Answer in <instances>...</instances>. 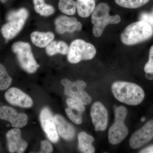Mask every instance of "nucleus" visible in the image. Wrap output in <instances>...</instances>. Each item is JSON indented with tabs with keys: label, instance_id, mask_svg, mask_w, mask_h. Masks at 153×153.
I'll list each match as a JSON object with an SVG mask.
<instances>
[{
	"label": "nucleus",
	"instance_id": "f257e3e1",
	"mask_svg": "<svg viewBox=\"0 0 153 153\" xmlns=\"http://www.w3.org/2000/svg\"><path fill=\"white\" fill-rule=\"evenodd\" d=\"M111 90L115 98L128 105L140 104L145 97L143 88L132 82L117 81L112 84Z\"/></svg>",
	"mask_w": 153,
	"mask_h": 153
},
{
	"label": "nucleus",
	"instance_id": "f03ea898",
	"mask_svg": "<svg viewBox=\"0 0 153 153\" xmlns=\"http://www.w3.org/2000/svg\"><path fill=\"white\" fill-rule=\"evenodd\" d=\"M153 35V29L150 25L140 21L127 26L122 33L120 38L123 44L131 45L146 41Z\"/></svg>",
	"mask_w": 153,
	"mask_h": 153
},
{
	"label": "nucleus",
	"instance_id": "7ed1b4c3",
	"mask_svg": "<svg viewBox=\"0 0 153 153\" xmlns=\"http://www.w3.org/2000/svg\"><path fill=\"white\" fill-rule=\"evenodd\" d=\"M110 8L106 3L98 4L94 10L91 16V22L94 25L92 32L96 37H100L105 28L109 24H117L121 21L119 15L110 16Z\"/></svg>",
	"mask_w": 153,
	"mask_h": 153
},
{
	"label": "nucleus",
	"instance_id": "20e7f679",
	"mask_svg": "<svg viewBox=\"0 0 153 153\" xmlns=\"http://www.w3.org/2000/svg\"><path fill=\"white\" fill-rule=\"evenodd\" d=\"M115 120L108 131V139L113 145L117 144L127 137L128 129L125 124L128 111L125 107L119 106L115 108Z\"/></svg>",
	"mask_w": 153,
	"mask_h": 153
},
{
	"label": "nucleus",
	"instance_id": "39448f33",
	"mask_svg": "<svg viewBox=\"0 0 153 153\" xmlns=\"http://www.w3.org/2000/svg\"><path fill=\"white\" fill-rule=\"evenodd\" d=\"M12 49L16 55L18 62L22 69L30 74L36 72L39 65L35 60L29 43L22 41L16 42L13 44Z\"/></svg>",
	"mask_w": 153,
	"mask_h": 153
},
{
	"label": "nucleus",
	"instance_id": "423d86ee",
	"mask_svg": "<svg viewBox=\"0 0 153 153\" xmlns=\"http://www.w3.org/2000/svg\"><path fill=\"white\" fill-rule=\"evenodd\" d=\"M96 54V49L92 44L76 39L70 44L67 58L70 63H77L82 60H91Z\"/></svg>",
	"mask_w": 153,
	"mask_h": 153
},
{
	"label": "nucleus",
	"instance_id": "0eeeda50",
	"mask_svg": "<svg viewBox=\"0 0 153 153\" xmlns=\"http://www.w3.org/2000/svg\"><path fill=\"white\" fill-rule=\"evenodd\" d=\"M61 83L64 86V93L67 96L78 100L84 105L90 104L92 99L84 90L86 87V83L84 81L77 80L73 82L69 79H63Z\"/></svg>",
	"mask_w": 153,
	"mask_h": 153
},
{
	"label": "nucleus",
	"instance_id": "6e6552de",
	"mask_svg": "<svg viewBox=\"0 0 153 153\" xmlns=\"http://www.w3.org/2000/svg\"><path fill=\"white\" fill-rule=\"evenodd\" d=\"M40 120L43 130L52 142H58L59 137L54 117L48 108H44L40 114Z\"/></svg>",
	"mask_w": 153,
	"mask_h": 153
},
{
	"label": "nucleus",
	"instance_id": "1a4fd4ad",
	"mask_svg": "<svg viewBox=\"0 0 153 153\" xmlns=\"http://www.w3.org/2000/svg\"><path fill=\"white\" fill-rule=\"evenodd\" d=\"M90 115L96 131H104L106 129L108 123V113L102 103L100 102L94 103Z\"/></svg>",
	"mask_w": 153,
	"mask_h": 153
},
{
	"label": "nucleus",
	"instance_id": "9d476101",
	"mask_svg": "<svg viewBox=\"0 0 153 153\" xmlns=\"http://www.w3.org/2000/svg\"><path fill=\"white\" fill-rule=\"evenodd\" d=\"M153 138V120H150L133 134L129 140L130 146L134 149H138L147 143Z\"/></svg>",
	"mask_w": 153,
	"mask_h": 153
},
{
	"label": "nucleus",
	"instance_id": "9b49d317",
	"mask_svg": "<svg viewBox=\"0 0 153 153\" xmlns=\"http://www.w3.org/2000/svg\"><path fill=\"white\" fill-rule=\"evenodd\" d=\"M0 119L8 121L13 127L22 128L28 123L27 116L24 113H19L11 107L2 106L0 107Z\"/></svg>",
	"mask_w": 153,
	"mask_h": 153
},
{
	"label": "nucleus",
	"instance_id": "f8f14e48",
	"mask_svg": "<svg viewBox=\"0 0 153 153\" xmlns=\"http://www.w3.org/2000/svg\"><path fill=\"white\" fill-rule=\"evenodd\" d=\"M5 98L10 104L25 108H29L33 105L32 99L21 89L11 88L6 91Z\"/></svg>",
	"mask_w": 153,
	"mask_h": 153
},
{
	"label": "nucleus",
	"instance_id": "ddd939ff",
	"mask_svg": "<svg viewBox=\"0 0 153 153\" xmlns=\"http://www.w3.org/2000/svg\"><path fill=\"white\" fill-rule=\"evenodd\" d=\"M8 148L10 153H24L28 143L22 138V133L19 128L10 130L6 134Z\"/></svg>",
	"mask_w": 153,
	"mask_h": 153
},
{
	"label": "nucleus",
	"instance_id": "4468645a",
	"mask_svg": "<svg viewBox=\"0 0 153 153\" xmlns=\"http://www.w3.org/2000/svg\"><path fill=\"white\" fill-rule=\"evenodd\" d=\"M56 31L60 34L66 33H72L82 29V25L74 17L65 16L58 17L55 21Z\"/></svg>",
	"mask_w": 153,
	"mask_h": 153
},
{
	"label": "nucleus",
	"instance_id": "2eb2a0df",
	"mask_svg": "<svg viewBox=\"0 0 153 153\" xmlns=\"http://www.w3.org/2000/svg\"><path fill=\"white\" fill-rule=\"evenodd\" d=\"M54 119L57 131L60 136L66 140L73 139L76 134L74 127L60 114L55 115Z\"/></svg>",
	"mask_w": 153,
	"mask_h": 153
},
{
	"label": "nucleus",
	"instance_id": "dca6fc26",
	"mask_svg": "<svg viewBox=\"0 0 153 153\" xmlns=\"http://www.w3.org/2000/svg\"><path fill=\"white\" fill-rule=\"evenodd\" d=\"M27 20L25 19H16L9 21L3 25L1 29V33L7 41L13 39L22 30Z\"/></svg>",
	"mask_w": 153,
	"mask_h": 153
},
{
	"label": "nucleus",
	"instance_id": "f3484780",
	"mask_svg": "<svg viewBox=\"0 0 153 153\" xmlns=\"http://www.w3.org/2000/svg\"><path fill=\"white\" fill-rule=\"evenodd\" d=\"M31 40L34 45L40 48H45L54 40L55 36L51 32H33L30 36Z\"/></svg>",
	"mask_w": 153,
	"mask_h": 153
},
{
	"label": "nucleus",
	"instance_id": "a211bd4d",
	"mask_svg": "<svg viewBox=\"0 0 153 153\" xmlns=\"http://www.w3.org/2000/svg\"><path fill=\"white\" fill-rule=\"evenodd\" d=\"M78 148L80 152L84 153H93L95 149L92 145L94 138L85 132L79 133L78 135Z\"/></svg>",
	"mask_w": 153,
	"mask_h": 153
},
{
	"label": "nucleus",
	"instance_id": "6ab92c4d",
	"mask_svg": "<svg viewBox=\"0 0 153 153\" xmlns=\"http://www.w3.org/2000/svg\"><path fill=\"white\" fill-rule=\"evenodd\" d=\"M76 4L78 15L82 18L89 16L95 7L94 0H77Z\"/></svg>",
	"mask_w": 153,
	"mask_h": 153
},
{
	"label": "nucleus",
	"instance_id": "aec40b11",
	"mask_svg": "<svg viewBox=\"0 0 153 153\" xmlns=\"http://www.w3.org/2000/svg\"><path fill=\"white\" fill-rule=\"evenodd\" d=\"M46 52L49 56H53L57 53L65 55L68 54L69 47L63 41H52L46 47Z\"/></svg>",
	"mask_w": 153,
	"mask_h": 153
},
{
	"label": "nucleus",
	"instance_id": "412c9836",
	"mask_svg": "<svg viewBox=\"0 0 153 153\" xmlns=\"http://www.w3.org/2000/svg\"><path fill=\"white\" fill-rule=\"evenodd\" d=\"M33 3L35 11L41 16H48L55 13L54 7L46 4L44 0H33Z\"/></svg>",
	"mask_w": 153,
	"mask_h": 153
},
{
	"label": "nucleus",
	"instance_id": "4be33fe9",
	"mask_svg": "<svg viewBox=\"0 0 153 153\" xmlns=\"http://www.w3.org/2000/svg\"><path fill=\"white\" fill-rule=\"evenodd\" d=\"M58 8L63 13L73 15L76 12V2L73 0H60Z\"/></svg>",
	"mask_w": 153,
	"mask_h": 153
},
{
	"label": "nucleus",
	"instance_id": "5701e85b",
	"mask_svg": "<svg viewBox=\"0 0 153 153\" xmlns=\"http://www.w3.org/2000/svg\"><path fill=\"white\" fill-rule=\"evenodd\" d=\"M150 0H115L118 5L128 9H136L147 4Z\"/></svg>",
	"mask_w": 153,
	"mask_h": 153
},
{
	"label": "nucleus",
	"instance_id": "b1692460",
	"mask_svg": "<svg viewBox=\"0 0 153 153\" xmlns=\"http://www.w3.org/2000/svg\"><path fill=\"white\" fill-rule=\"evenodd\" d=\"M12 82V78L9 76L4 66L0 63V90L7 89Z\"/></svg>",
	"mask_w": 153,
	"mask_h": 153
},
{
	"label": "nucleus",
	"instance_id": "393cba45",
	"mask_svg": "<svg viewBox=\"0 0 153 153\" xmlns=\"http://www.w3.org/2000/svg\"><path fill=\"white\" fill-rule=\"evenodd\" d=\"M29 14V12L27 10L23 8L17 10L10 12L7 15V20L8 22L15 19H25L27 20Z\"/></svg>",
	"mask_w": 153,
	"mask_h": 153
},
{
	"label": "nucleus",
	"instance_id": "a878e982",
	"mask_svg": "<svg viewBox=\"0 0 153 153\" xmlns=\"http://www.w3.org/2000/svg\"><path fill=\"white\" fill-rule=\"evenodd\" d=\"M67 116L74 123L79 125L82 123V114L68 107L65 109Z\"/></svg>",
	"mask_w": 153,
	"mask_h": 153
},
{
	"label": "nucleus",
	"instance_id": "bb28decb",
	"mask_svg": "<svg viewBox=\"0 0 153 153\" xmlns=\"http://www.w3.org/2000/svg\"><path fill=\"white\" fill-rule=\"evenodd\" d=\"M66 102L68 107L82 114L85 111V108L84 105L78 100L72 98H68L66 100Z\"/></svg>",
	"mask_w": 153,
	"mask_h": 153
},
{
	"label": "nucleus",
	"instance_id": "cd10ccee",
	"mask_svg": "<svg viewBox=\"0 0 153 153\" xmlns=\"http://www.w3.org/2000/svg\"><path fill=\"white\" fill-rule=\"evenodd\" d=\"M144 71L148 74H153V45L150 49L149 60L145 65Z\"/></svg>",
	"mask_w": 153,
	"mask_h": 153
},
{
	"label": "nucleus",
	"instance_id": "c85d7f7f",
	"mask_svg": "<svg viewBox=\"0 0 153 153\" xmlns=\"http://www.w3.org/2000/svg\"><path fill=\"white\" fill-rule=\"evenodd\" d=\"M53 148L51 143L47 140H42L41 143V150L40 153H52L53 152Z\"/></svg>",
	"mask_w": 153,
	"mask_h": 153
},
{
	"label": "nucleus",
	"instance_id": "c756f323",
	"mask_svg": "<svg viewBox=\"0 0 153 153\" xmlns=\"http://www.w3.org/2000/svg\"><path fill=\"white\" fill-rule=\"evenodd\" d=\"M140 21L146 22L153 27V15L149 13H143L140 17Z\"/></svg>",
	"mask_w": 153,
	"mask_h": 153
},
{
	"label": "nucleus",
	"instance_id": "7c9ffc66",
	"mask_svg": "<svg viewBox=\"0 0 153 153\" xmlns=\"http://www.w3.org/2000/svg\"><path fill=\"white\" fill-rule=\"evenodd\" d=\"M141 153H153V145L149 146L140 151Z\"/></svg>",
	"mask_w": 153,
	"mask_h": 153
},
{
	"label": "nucleus",
	"instance_id": "2f4dec72",
	"mask_svg": "<svg viewBox=\"0 0 153 153\" xmlns=\"http://www.w3.org/2000/svg\"><path fill=\"white\" fill-rule=\"evenodd\" d=\"M1 2L3 3H5L6 2H7V0H0Z\"/></svg>",
	"mask_w": 153,
	"mask_h": 153
},
{
	"label": "nucleus",
	"instance_id": "473e14b6",
	"mask_svg": "<svg viewBox=\"0 0 153 153\" xmlns=\"http://www.w3.org/2000/svg\"><path fill=\"white\" fill-rule=\"evenodd\" d=\"M145 120H146V118L145 117H143L141 119L142 121H144Z\"/></svg>",
	"mask_w": 153,
	"mask_h": 153
}]
</instances>
